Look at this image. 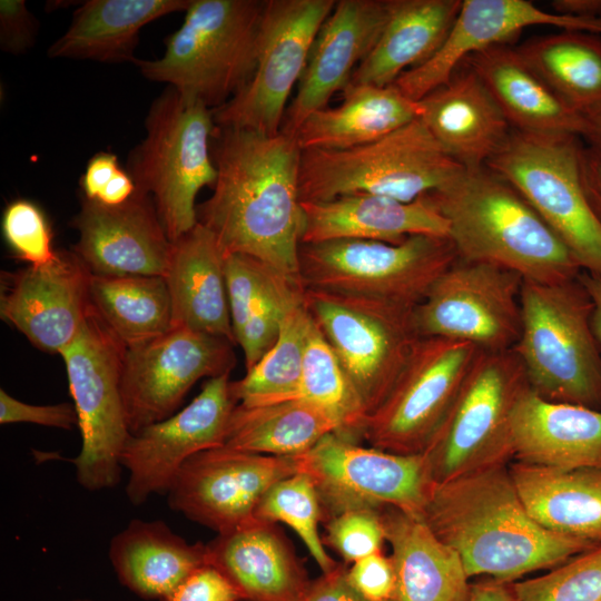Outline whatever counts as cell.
<instances>
[{
  "mask_svg": "<svg viewBox=\"0 0 601 601\" xmlns=\"http://www.w3.org/2000/svg\"><path fill=\"white\" fill-rule=\"evenodd\" d=\"M211 156L217 178L211 196L197 206L224 257H254L299 280L304 230L299 197L302 149L294 135L218 127Z\"/></svg>",
  "mask_w": 601,
  "mask_h": 601,
  "instance_id": "obj_1",
  "label": "cell"
},
{
  "mask_svg": "<svg viewBox=\"0 0 601 601\" xmlns=\"http://www.w3.org/2000/svg\"><path fill=\"white\" fill-rule=\"evenodd\" d=\"M421 519L457 552L470 578L489 575L504 583L597 546L541 526L506 465L434 483Z\"/></svg>",
  "mask_w": 601,
  "mask_h": 601,
  "instance_id": "obj_2",
  "label": "cell"
},
{
  "mask_svg": "<svg viewBox=\"0 0 601 601\" xmlns=\"http://www.w3.org/2000/svg\"><path fill=\"white\" fill-rule=\"evenodd\" d=\"M426 196L447 220L449 238L461 260L495 265L542 284L582 273L529 201L486 166L463 168Z\"/></svg>",
  "mask_w": 601,
  "mask_h": 601,
  "instance_id": "obj_3",
  "label": "cell"
},
{
  "mask_svg": "<svg viewBox=\"0 0 601 601\" xmlns=\"http://www.w3.org/2000/svg\"><path fill=\"white\" fill-rule=\"evenodd\" d=\"M521 334L512 348L529 388L549 402L601 410V346L592 299L579 276L559 283L523 280Z\"/></svg>",
  "mask_w": 601,
  "mask_h": 601,
  "instance_id": "obj_4",
  "label": "cell"
},
{
  "mask_svg": "<svg viewBox=\"0 0 601 601\" xmlns=\"http://www.w3.org/2000/svg\"><path fill=\"white\" fill-rule=\"evenodd\" d=\"M265 1L191 0L162 57L137 59L141 75L215 110L252 79Z\"/></svg>",
  "mask_w": 601,
  "mask_h": 601,
  "instance_id": "obj_5",
  "label": "cell"
},
{
  "mask_svg": "<svg viewBox=\"0 0 601 601\" xmlns=\"http://www.w3.org/2000/svg\"><path fill=\"white\" fill-rule=\"evenodd\" d=\"M145 122L146 137L130 152L127 171L136 187L151 196L175 243L197 225V194L217 178L210 151L214 114L168 86L150 106Z\"/></svg>",
  "mask_w": 601,
  "mask_h": 601,
  "instance_id": "obj_6",
  "label": "cell"
},
{
  "mask_svg": "<svg viewBox=\"0 0 601 601\" xmlns=\"http://www.w3.org/2000/svg\"><path fill=\"white\" fill-rule=\"evenodd\" d=\"M463 168L415 119L363 146L302 150L299 197L326 201L373 194L411 203L441 189Z\"/></svg>",
  "mask_w": 601,
  "mask_h": 601,
  "instance_id": "obj_7",
  "label": "cell"
},
{
  "mask_svg": "<svg viewBox=\"0 0 601 601\" xmlns=\"http://www.w3.org/2000/svg\"><path fill=\"white\" fill-rule=\"evenodd\" d=\"M456 259L449 237L413 235L398 244L337 239L300 244L298 275L304 288L415 307Z\"/></svg>",
  "mask_w": 601,
  "mask_h": 601,
  "instance_id": "obj_8",
  "label": "cell"
},
{
  "mask_svg": "<svg viewBox=\"0 0 601 601\" xmlns=\"http://www.w3.org/2000/svg\"><path fill=\"white\" fill-rule=\"evenodd\" d=\"M583 147L574 135L512 130L486 167L529 201L568 247L582 272L601 278V223L582 184Z\"/></svg>",
  "mask_w": 601,
  "mask_h": 601,
  "instance_id": "obj_9",
  "label": "cell"
},
{
  "mask_svg": "<svg viewBox=\"0 0 601 601\" xmlns=\"http://www.w3.org/2000/svg\"><path fill=\"white\" fill-rule=\"evenodd\" d=\"M529 387L524 368L510 349L482 352L425 455L434 483H444L513 457L511 422Z\"/></svg>",
  "mask_w": 601,
  "mask_h": 601,
  "instance_id": "obj_10",
  "label": "cell"
},
{
  "mask_svg": "<svg viewBox=\"0 0 601 601\" xmlns=\"http://www.w3.org/2000/svg\"><path fill=\"white\" fill-rule=\"evenodd\" d=\"M304 305L368 415L386 397L420 336L414 307L304 288Z\"/></svg>",
  "mask_w": 601,
  "mask_h": 601,
  "instance_id": "obj_11",
  "label": "cell"
},
{
  "mask_svg": "<svg viewBox=\"0 0 601 601\" xmlns=\"http://www.w3.org/2000/svg\"><path fill=\"white\" fill-rule=\"evenodd\" d=\"M125 351L90 308L76 338L60 353L81 434L72 463L77 482L87 491L112 489L121 477L120 454L130 435L120 391Z\"/></svg>",
  "mask_w": 601,
  "mask_h": 601,
  "instance_id": "obj_12",
  "label": "cell"
},
{
  "mask_svg": "<svg viewBox=\"0 0 601 601\" xmlns=\"http://www.w3.org/2000/svg\"><path fill=\"white\" fill-rule=\"evenodd\" d=\"M482 353L441 337H420L384 401L364 422L362 440L396 454H422Z\"/></svg>",
  "mask_w": 601,
  "mask_h": 601,
  "instance_id": "obj_13",
  "label": "cell"
},
{
  "mask_svg": "<svg viewBox=\"0 0 601 601\" xmlns=\"http://www.w3.org/2000/svg\"><path fill=\"white\" fill-rule=\"evenodd\" d=\"M313 481L323 523L349 510L395 508L421 518L434 482L425 455L396 454L329 433L294 456Z\"/></svg>",
  "mask_w": 601,
  "mask_h": 601,
  "instance_id": "obj_14",
  "label": "cell"
},
{
  "mask_svg": "<svg viewBox=\"0 0 601 601\" xmlns=\"http://www.w3.org/2000/svg\"><path fill=\"white\" fill-rule=\"evenodd\" d=\"M335 4V0L265 1L255 72L237 95L213 110L216 126L280 132L288 98Z\"/></svg>",
  "mask_w": 601,
  "mask_h": 601,
  "instance_id": "obj_15",
  "label": "cell"
},
{
  "mask_svg": "<svg viewBox=\"0 0 601 601\" xmlns=\"http://www.w3.org/2000/svg\"><path fill=\"white\" fill-rule=\"evenodd\" d=\"M523 278L509 269L456 259L413 309L420 337L472 344L485 353L510 351L521 334Z\"/></svg>",
  "mask_w": 601,
  "mask_h": 601,
  "instance_id": "obj_16",
  "label": "cell"
},
{
  "mask_svg": "<svg viewBox=\"0 0 601 601\" xmlns=\"http://www.w3.org/2000/svg\"><path fill=\"white\" fill-rule=\"evenodd\" d=\"M234 344L187 328L126 348L120 391L130 433L169 417L200 378L230 373Z\"/></svg>",
  "mask_w": 601,
  "mask_h": 601,
  "instance_id": "obj_17",
  "label": "cell"
},
{
  "mask_svg": "<svg viewBox=\"0 0 601 601\" xmlns=\"http://www.w3.org/2000/svg\"><path fill=\"white\" fill-rule=\"evenodd\" d=\"M297 472L294 457L255 454L218 446L190 456L168 492L171 510L217 534L255 519L264 494Z\"/></svg>",
  "mask_w": 601,
  "mask_h": 601,
  "instance_id": "obj_18",
  "label": "cell"
},
{
  "mask_svg": "<svg viewBox=\"0 0 601 601\" xmlns=\"http://www.w3.org/2000/svg\"><path fill=\"white\" fill-rule=\"evenodd\" d=\"M230 373L208 378L200 393L167 418L130 433L120 454L128 471L127 499L136 506L167 494L183 464L194 454L223 446L236 401Z\"/></svg>",
  "mask_w": 601,
  "mask_h": 601,
  "instance_id": "obj_19",
  "label": "cell"
},
{
  "mask_svg": "<svg viewBox=\"0 0 601 601\" xmlns=\"http://www.w3.org/2000/svg\"><path fill=\"white\" fill-rule=\"evenodd\" d=\"M91 273L73 252L53 262L1 274L0 315L35 346L60 353L90 313Z\"/></svg>",
  "mask_w": 601,
  "mask_h": 601,
  "instance_id": "obj_20",
  "label": "cell"
},
{
  "mask_svg": "<svg viewBox=\"0 0 601 601\" xmlns=\"http://www.w3.org/2000/svg\"><path fill=\"white\" fill-rule=\"evenodd\" d=\"M73 227L79 239L72 252L91 275H165L173 243L151 196L137 187L134 195L118 206H106L83 197Z\"/></svg>",
  "mask_w": 601,
  "mask_h": 601,
  "instance_id": "obj_21",
  "label": "cell"
},
{
  "mask_svg": "<svg viewBox=\"0 0 601 601\" xmlns=\"http://www.w3.org/2000/svg\"><path fill=\"white\" fill-rule=\"evenodd\" d=\"M531 26L598 35L601 33V17H563L541 10L528 0H462L441 48L421 66L402 73L393 85L411 100L418 101L446 83L467 57L487 47L503 45Z\"/></svg>",
  "mask_w": 601,
  "mask_h": 601,
  "instance_id": "obj_22",
  "label": "cell"
},
{
  "mask_svg": "<svg viewBox=\"0 0 601 601\" xmlns=\"http://www.w3.org/2000/svg\"><path fill=\"white\" fill-rule=\"evenodd\" d=\"M387 14V0H339L311 47L282 130L294 135L307 116L326 108L352 80L374 47Z\"/></svg>",
  "mask_w": 601,
  "mask_h": 601,
  "instance_id": "obj_23",
  "label": "cell"
},
{
  "mask_svg": "<svg viewBox=\"0 0 601 601\" xmlns=\"http://www.w3.org/2000/svg\"><path fill=\"white\" fill-rule=\"evenodd\" d=\"M207 563L242 601H303L312 579L276 523L254 520L206 543Z\"/></svg>",
  "mask_w": 601,
  "mask_h": 601,
  "instance_id": "obj_24",
  "label": "cell"
},
{
  "mask_svg": "<svg viewBox=\"0 0 601 601\" xmlns=\"http://www.w3.org/2000/svg\"><path fill=\"white\" fill-rule=\"evenodd\" d=\"M421 121L443 150L464 168L486 164L502 149L512 127L470 67L418 100Z\"/></svg>",
  "mask_w": 601,
  "mask_h": 601,
  "instance_id": "obj_25",
  "label": "cell"
},
{
  "mask_svg": "<svg viewBox=\"0 0 601 601\" xmlns=\"http://www.w3.org/2000/svg\"><path fill=\"white\" fill-rule=\"evenodd\" d=\"M302 244L337 239L398 244L413 235L449 237L447 220L425 195L403 203L373 194H353L326 201H302Z\"/></svg>",
  "mask_w": 601,
  "mask_h": 601,
  "instance_id": "obj_26",
  "label": "cell"
},
{
  "mask_svg": "<svg viewBox=\"0 0 601 601\" xmlns=\"http://www.w3.org/2000/svg\"><path fill=\"white\" fill-rule=\"evenodd\" d=\"M511 444L521 463L601 467V410L549 402L528 387L512 414Z\"/></svg>",
  "mask_w": 601,
  "mask_h": 601,
  "instance_id": "obj_27",
  "label": "cell"
},
{
  "mask_svg": "<svg viewBox=\"0 0 601 601\" xmlns=\"http://www.w3.org/2000/svg\"><path fill=\"white\" fill-rule=\"evenodd\" d=\"M465 61L482 79L513 130L581 138L583 116L560 98L518 48L491 46Z\"/></svg>",
  "mask_w": 601,
  "mask_h": 601,
  "instance_id": "obj_28",
  "label": "cell"
},
{
  "mask_svg": "<svg viewBox=\"0 0 601 601\" xmlns=\"http://www.w3.org/2000/svg\"><path fill=\"white\" fill-rule=\"evenodd\" d=\"M224 260L213 233L197 223L173 243L164 277L170 295L173 328L206 333L236 345Z\"/></svg>",
  "mask_w": 601,
  "mask_h": 601,
  "instance_id": "obj_29",
  "label": "cell"
},
{
  "mask_svg": "<svg viewBox=\"0 0 601 601\" xmlns=\"http://www.w3.org/2000/svg\"><path fill=\"white\" fill-rule=\"evenodd\" d=\"M396 577L395 601H467L471 590L463 562L418 516L381 509Z\"/></svg>",
  "mask_w": 601,
  "mask_h": 601,
  "instance_id": "obj_30",
  "label": "cell"
},
{
  "mask_svg": "<svg viewBox=\"0 0 601 601\" xmlns=\"http://www.w3.org/2000/svg\"><path fill=\"white\" fill-rule=\"evenodd\" d=\"M462 0H387V14L374 47L351 83L386 87L427 61L444 43Z\"/></svg>",
  "mask_w": 601,
  "mask_h": 601,
  "instance_id": "obj_31",
  "label": "cell"
},
{
  "mask_svg": "<svg viewBox=\"0 0 601 601\" xmlns=\"http://www.w3.org/2000/svg\"><path fill=\"white\" fill-rule=\"evenodd\" d=\"M108 555L118 581L137 597L161 601L207 563L206 544L189 543L160 520H131Z\"/></svg>",
  "mask_w": 601,
  "mask_h": 601,
  "instance_id": "obj_32",
  "label": "cell"
},
{
  "mask_svg": "<svg viewBox=\"0 0 601 601\" xmlns=\"http://www.w3.org/2000/svg\"><path fill=\"white\" fill-rule=\"evenodd\" d=\"M509 472L525 509L541 526L601 544V467L562 470L515 462Z\"/></svg>",
  "mask_w": 601,
  "mask_h": 601,
  "instance_id": "obj_33",
  "label": "cell"
},
{
  "mask_svg": "<svg viewBox=\"0 0 601 601\" xmlns=\"http://www.w3.org/2000/svg\"><path fill=\"white\" fill-rule=\"evenodd\" d=\"M343 102L314 111L297 129L302 150H341L378 140L420 118L418 101L404 96L394 85L378 87L349 83Z\"/></svg>",
  "mask_w": 601,
  "mask_h": 601,
  "instance_id": "obj_34",
  "label": "cell"
},
{
  "mask_svg": "<svg viewBox=\"0 0 601 601\" xmlns=\"http://www.w3.org/2000/svg\"><path fill=\"white\" fill-rule=\"evenodd\" d=\"M191 0H88L67 31L49 48L50 58L136 62L140 30L160 17L185 11Z\"/></svg>",
  "mask_w": 601,
  "mask_h": 601,
  "instance_id": "obj_35",
  "label": "cell"
},
{
  "mask_svg": "<svg viewBox=\"0 0 601 601\" xmlns=\"http://www.w3.org/2000/svg\"><path fill=\"white\" fill-rule=\"evenodd\" d=\"M336 422L302 398L234 407L224 446L264 455L294 457L311 450Z\"/></svg>",
  "mask_w": 601,
  "mask_h": 601,
  "instance_id": "obj_36",
  "label": "cell"
},
{
  "mask_svg": "<svg viewBox=\"0 0 601 601\" xmlns=\"http://www.w3.org/2000/svg\"><path fill=\"white\" fill-rule=\"evenodd\" d=\"M92 313L126 348L173 328L171 302L164 276H97L89 282Z\"/></svg>",
  "mask_w": 601,
  "mask_h": 601,
  "instance_id": "obj_37",
  "label": "cell"
},
{
  "mask_svg": "<svg viewBox=\"0 0 601 601\" xmlns=\"http://www.w3.org/2000/svg\"><path fill=\"white\" fill-rule=\"evenodd\" d=\"M529 65L581 115L601 105V37L562 30L518 47Z\"/></svg>",
  "mask_w": 601,
  "mask_h": 601,
  "instance_id": "obj_38",
  "label": "cell"
},
{
  "mask_svg": "<svg viewBox=\"0 0 601 601\" xmlns=\"http://www.w3.org/2000/svg\"><path fill=\"white\" fill-rule=\"evenodd\" d=\"M313 319L303 296L287 311L273 347L239 381L230 382L237 404L257 405L298 396Z\"/></svg>",
  "mask_w": 601,
  "mask_h": 601,
  "instance_id": "obj_39",
  "label": "cell"
},
{
  "mask_svg": "<svg viewBox=\"0 0 601 601\" xmlns=\"http://www.w3.org/2000/svg\"><path fill=\"white\" fill-rule=\"evenodd\" d=\"M297 398L325 411L336 422L337 435L361 443L366 411L335 353L314 322L306 344Z\"/></svg>",
  "mask_w": 601,
  "mask_h": 601,
  "instance_id": "obj_40",
  "label": "cell"
},
{
  "mask_svg": "<svg viewBox=\"0 0 601 601\" xmlns=\"http://www.w3.org/2000/svg\"><path fill=\"white\" fill-rule=\"evenodd\" d=\"M255 519L290 526L323 573L338 565L324 548L318 531L324 521L322 504L313 481L305 473L297 471L276 482L258 503Z\"/></svg>",
  "mask_w": 601,
  "mask_h": 601,
  "instance_id": "obj_41",
  "label": "cell"
},
{
  "mask_svg": "<svg viewBox=\"0 0 601 601\" xmlns=\"http://www.w3.org/2000/svg\"><path fill=\"white\" fill-rule=\"evenodd\" d=\"M303 290L300 282L269 269L237 339L244 353L246 371L273 347L287 311L303 296Z\"/></svg>",
  "mask_w": 601,
  "mask_h": 601,
  "instance_id": "obj_42",
  "label": "cell"
},
{
  "mask_svg": "<svg viewBox=\"0 0 601 601\" xmlns=\"http://www.w3.org/2000/svg\"><path fill=\"white\" fill-rule=\"evenodd\" d=\"M513 601H601V544L538 578L512 583Z\"/></svg>",
  "mask_w": 601,
  "mask_h": 601,
  "instance_id": "obj_43",
  "label": "cell"
},
{
  "mask_svg": "<svg viewBox=\"0 0 601 601\" xmlns=\"http://www.w3.org/2000/svg\"><path fill=\"white\" fill-rule=\"evenodd\" d=\"M6 240L17 257L29 266H42L55 260L50 226L39 207L26 199L10 203L2 218Z\"/></svg>",
  "mask_w": 601,
  "mask_h": 601,
  "instance_id": "obj_44",
  "label": "cell"
},
{
  "mask_svg": "<svg viewBox=\"0 0 601 601\" xmlns=\"http://www.w3.org/2000/svg\"><path fill=\"white\" fill-rule=\"evenodd\" d=\"M325 542L346 563L381 552L385 529L381 510L357 509L342 512L324 522Z\"/></svg>",
  "mask_w": 601,
  "mask_h": 601,
  "instance_id": "obj_45",
  "label": "cell"
},
{
  "mask_svg": "<svg viewBox=\"0 0 601 601\" xmlns=\"http://www.w3.org/2000/svg\"><path fill=\"white\" fill-rule=\"evenodd\" d=\"M270 268L247 255L233 254L225 257L226 289L236 345Z\"/></svg>",
  "mask_w": 601,
  "mask_h": 601,
  "instance_id": "obj_46",
  "label": "cell"
},
{
  "mask_svg": "<svg viewBox=\"0 0 601 601\" xmlns=\"http://www.w3.org/2000/svg\"><path fill=\"white\" fill-rule=\"evenodd\" d=\"M0 423H35L48 427L71 430L78 426V415L73 405H33L21 402L4 390H0Z\"/></svg>",
  "mask_w": 601,
  "mask_h": 601,
  "instance_id": "obj_47",
  "label": "cell"
},
{
  "mask_svg": "<svg viewBox=\"0 0 601 601\" xmlns=\"http://www.w3.org/2000/svg\"><path fill=\"white\" fill-rule=\"evenodd\" d=\"M347 578L371 601H395L396 577L393 562L382 551L352 563L347 569Z\"/></svg>",
  "mask_w": 601,
  "mask_h": 601,
  "instance_id": "obj_48",
  "label": "cell"
},
{
  "mask_svg": "<svg viewBox=\"0 0 601 601\" xmlns=\"http://www.w3.org/2000/svg\"><path fill=\"white\" fill-rule=\"evenodd\" d=\"M161 601H242L233 583L214 565L196 569Z\"/></svg>",
  "mask_w": 601,
  "mask_h": 601,
  "instance_id": "obj_49",
  "label": "cell"
},
{
  "mask_svg": "<svg viewBox=\"0 0 601 601\" xmlns=\"http://www.w3.org/2000/svg\"><path fill=\"white\" fill-rule=\"evenodd\" d=\"M38 22L23 0L0 1V45L12 55H21L36 40Z\"/></svg>",
  "mask_w": 601,
  "mask_h": 601,
  "instance_id": "obj_50",
  "label": "cell"
},
{
  "mask_svg": "<svg viewBox=\"0 0 601 601\" xmlns=\"http://www.w3.org/2000/svg\"><path fill=\"white\" fill-rule=\"evenodd\" d=\"M303 601H371L353 587L347 569L339 564L327 573L312 580Z\"/></svg>",
  "mask_w": 601,
  "mask_h": 601,
  "instance_id": "obj_51",
  "label": "cell"
},
{
  "mask_svg": "<svg viewBox=\"0 0 601 601\" xmlns=\"http://www.w3.org/2000/svg\"><path fill=\"white\" fill-rule=\"evenodd\" d=\"M121 169L117 156L111 152H99L88 161L80 186L83 197L96 200L104 187Z\"/></svg>",
  "mask_w": 601,
  "mask_h": 601,
  "instance_id": "obj_52",
  "label": "cell"
},
{
  "mask_svg": "<svg viewBox=\"0 0 601 601\" xmlns=\"http://www.w3.org/2000/svg\"><path fill=\"white\" fill-rule=\"evenodd\" d=\"M581 178L589 204L601 223V154L585 146L581 156Z\"/></svg>",
  "mask_w": 601,
  "mask_h": 601,
  "instance_id": "obj_53",
  "label": "cell"
},
{
  "mask_svg": "<svg viewBox=\"0 0 601 601\" xmlns=\"http://www.w3.org/2000/svg\"><path fill=\"white\" fill-rule=\"evenodd\" d=\"M136 185L122 168L104 187L96 201L106 206H118L126 203L135 193Z\"/></svg>",
  "mask_w": 601,
  "mask_h": 601,
  "instance_id": "obj_54",
  "label": "cell"
},
{
  "mask_svg": "<svg viewBox=\"0 0 601 601\" xmlns=\"http://www.w3.org/2000/svg\"><path fill=\"white\" fill-rule=\"evenodd\" d=\"M552 12L571 18L593 19L601 17V0H553Z\"/></svg>",
  "mask_w": 601,
  "mask_h": 601,
  "instance_id": "obj_55",
  "label": "cell"
},
{
  "mask_svg": "<svg viewBox=\"0 0 601 601\" xmlns=\"http://www.w3.org/2000/svg\"><path fill=\"white\" fill-rule=\"evenodd\" d=\"M467 601H513L512 583L491 579L472 584Z\"/></svg>",
  "mask_w": 601,
  "mask_h": 601,
  "instance_id": "obj_56",
  "label": "cell"
},
{
  "mask_svg": "<svg viewBox=\"0 0 601 601\" xmlns=\"http://www.w3.org/2000/svg\"><path fill=\"white\" fill-rule=\"evenodd\" d=\"M579 278L593 303L592 328L601 346V278L584 272L580 273Z\"/></svg>",
  "mask_w": 601,
  "mask_h": 601,
  "instance_id": "obj_57",
  "label": "cell"
},
{
  "mask_svg": "<svg viewBox=\"0 0 601 601\" xmlns=\"http://www.w3.org/2000/svg\"><path fill=\"white\" fill-rule=\"evenodd\" d=\"M582 116L584 127L581 138L587 140L590 148L601 154V105Z\"/></svg>",
  "mask_w": 601,
  "mask_h": 601,
  "instance_id": "obj_58",
  "label": "cell"
},
{
  "mask_svg": "<svg viewBox=\"0 0 601 601\" xmlns=\"http://www.w3.org/2000/svg\"><path fill=\"white\" fill-rule=\"evenodd\" d=\"M71 601H92V600H89V599H77V600H71Z\"/></svg>",
  "mask_w": 601,
  "mask_h": 601,
  "instance_id": "obj_59",
  "label": "cell"
}]
</instances>
